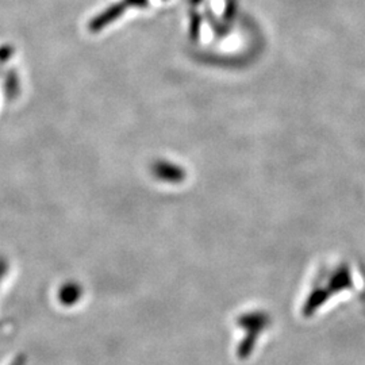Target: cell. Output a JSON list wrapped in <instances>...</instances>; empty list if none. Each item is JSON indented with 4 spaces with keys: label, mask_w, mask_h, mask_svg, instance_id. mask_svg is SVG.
<instances>
[{
    "label": "cell",
    "mask_w": 365,
    "mask_h": 365,
    "mask_svg": "<svg viewBox=\"0 0 365 365\" xmlns=\"http://www.w3.org/2000/svg\"><path fill=\"white\" fill-rule=\"evenodd\" d=\"M13 365H23V359H22V357H19L15 363H13Z\"/></svg>",
    "instance_id": "3957f363"
},
{
    "label": "cell",
    "mask_w": 365,
    "mask_h": 365,
    "mask_svg": "<svg viewBox=\"0 0 365 365\" xmlns=\"http://www.w3.org/2000/svg\"><path fill=\"white\" fill-rule=\"evenodd\" d=\"M7 271H9V265L6 263V260H4V259H0V283H1V280L6 276Z\"/></svg>",
    "instance_id": "7a4b0ae2"
},
{
    "label": "cell",
    "mask_w": 365,
    "mask_h": 365,
    "mask_svg": "<svg viewBox=\"0 0 365 365\" xmlns=\"http://www.w3.org/2000/svg\"><path fill=\"white\" fill-rule=\"evenodd\" d=\"M80 296H82V288L74 283L65 284L60 291V299L64 305H73Z\"/></svg>",
    "instance_id": "6da1fadb"
}]
</instances>
